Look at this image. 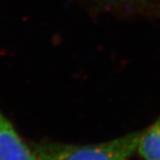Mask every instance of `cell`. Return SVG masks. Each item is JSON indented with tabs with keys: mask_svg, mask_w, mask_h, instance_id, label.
Listing matches in <instances>:
<instances>
[{
	"mask_svg": "<svg viewBox=\"0 0 160 160\" xmlns=\"http://www.w3.org/2000/svg\"><path fill=\"white\" fill-rule=\"evenodd\" d=\"M140 133L91 145L41 142L33 147L36 160H128L137 151Z\"/></svg>",
	"mask_w": 160,
	"mask_h": 160,
	"instance_id": "obj_1",
	"label": "cell"
},
{
	"mask_svg": "<svg viewBox=\"0 0 160 160\" xmlns=\"http://www.w3.org/2000/svg\"><path fill=\"white\" fill-rule=\"evenodd\" d=\"M0 160H36L33 149L24 142L0 110Z\"/></svg>",
	"mask_w": 160,
	"mask_h": 160,
	"instance_id": "obj_2",
	"label": "cell"
},
{
	"mask_svg": "<svg viewBox=\"0 0 160 160\" xmlns=\"http://www.w3.org/2000/svg\"><path fill=\"white\" fill-rule=\"evenodd\" d=\"M137 151L145 160H160V117L142 132Z\"/></svg>",
	"mask_w": 160,
	"mask_h": 160,
	"instance_id": "obj_3",
	"label": "cell"
}]
</instances>
